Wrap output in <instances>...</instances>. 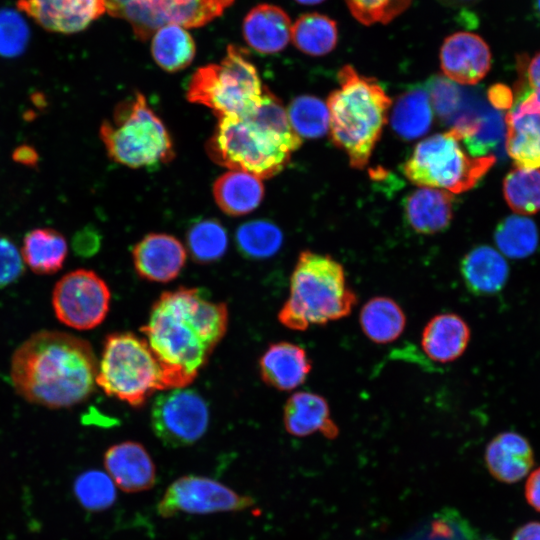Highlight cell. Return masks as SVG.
Returning <instances> with one entry per match:
<instances>
[{"label":"cell","mask_w":540,"mask_h":540,"mask_svg":"<svg viewBox=\"0 0 540 540\" xmlns=\"http://www.w3.org/2000/svg\"><path fill=\"white\" fill-rule=\"evenodd\" d=\"M227 327L225 303L211 300L202 288L180 287L160 295L141 332L173 389L195 379Z\"/></svg>","instance_id":"1"},{"label":"cell","mask_w":540,"mask_h":540,"mask_svg":"<svg viewBox=\"0 0 540 540\" xmlns=\"http://www.w3.org/2000/svg\"><path fill=\"white\" fill-rule=\"evenodd\" d=\"M97 368L89 342L70 333L43 330L14 351L10 379L17 394L29 403L69 408L91 396Z\"/></svg>","instance_id":"2"},{"label":"cell","mask_w":540,"mask_h":540,"mask_svg":"<svg viewBox=\"0 0 540 540\" xmlns=\"http://www.w3.org/2000/svg\"><path fill=\"white\" fill-rule=\"evenodd\" d=\"M337 79L339 88L326 103L331 138L353 168L363 169L387 122L391 99L375 78L360 75L351 65L343 66Z\"/></svg>","instance_id":"3"},{"label":"cell","mask_w":540,"mask_h":540,"mask_svg":"<svg viewBox=\"0 0 540 540\" xmlns=\"http://www.w3.org/2000/svg\"><path fill=\"white\" fill-rule=\"evenodd\" d=\"M356 304L343 266L330 255L305 250L291 274L289 296L278 320L291 330L305 331L347 317Z\"/></svg>","instance_id":"4"},{"label":"cell","mask_w":540,"mask_h":540,"mask_svg":"<svg viewBox=\"0 0 540 540\" xmlns=\"http://www.w3.org/2000/svg\"><path fill=\"white\" fill-rule=\"evenodd\" d=\"M99 136L108 156L131 168L168 163L175 156L167 128L140 92L115 107L112 119L101 124Z\"/></svg>","instance_id":"5"},{"label":"cell","mask_w":540,"mask_h":540,"mask_svg":"<svg viewBox=\"0 0 540 540\" xmlns=\"http://www.w3.org/2000/svg\"><path fill=\"white\" fill-rule=\"evenodd\" d=\"M96 384L132 407L142 406L158 390L170 389L166 372L146 339L131 332L106 336Z\"/></svg>","instance_id":"6"},{"label":"cell","mask_w":540,"mask_h":540,"mask_svg":"<svg viewBox=\"0 0 540 540\" xmlns=\"http://www.w3.org/2000/svg\"><path fill=\"white\" fill-rule=\"evenodd\" d=\"M264 88L248 51L229 45L220 63L202 66L194 72L186 97L209 108L218 118H246L260 104Z\"/></svg>","instance_id":"7"},{"label":"cell","mask_w":540,"mask_h":540,"mask_svg":"<svg viewBox=\"0 0 540 540\" xmlns=\"http://www.w3.org/2000/svg\"><path fill=\"white\" fill-rule=\"evenodd\" d=\"M206 150L216 164L260 179L281 172L295 151L285 140L252 119L240 117L218 118Z\"/></svg>","instance_id":"8"},{"label":"cell","mask_w":540,"mask_h":540,"mask_svg":"<svg viewBox=\"0 0 540 540\" xmlns=\"http://www.w3.org/2000/svg\"><path fill=\"white\" fill-rule=\"evenodd\" d=\"M462 129L449 131L419 142L404 163L406 177L415 185L462 193L473 188L493 166V155L469 156L461 147Z\"/></svg>","instance_id":"9"},{"label":"cell","mask_w":540,"mask_h":540,"mask_svg":"<svg viewBox=\"0 0 540 540\" xmlns=\"http://www.w3.org/2000/svg\"><path fill=\"white\" fill-rule=\"evenodd\" d=\"M234 0H103L105 12L125 20L135 37L145 41L161 27L178 25L196 28L206 25Z\"/></svg>","instance_id":"10"},{"label":"cell","mask_w":540,"mask_h":540,"mask_svg":"<svg viewBox=\"0 0 540 540\" xmlns=\"http://www.w3.org/2000/svg\"><path fill=\"white\" fill-rule=\"evenodd\" d=\"M210 410L204 397L186 387L164 390L152 403L151 428L167 447L193 445L207 431Z\"/></svg>","instance_id":"11"},{"label":"cell","mask_w":540,"mask_h":540,"mask_svg":"<svg viewBox=\"0 0 540 540\" xmlns=\"http://www.w3.org/2000/svg\"><path fill=\"white\" fill-rule=\"evenodd\" d=\"M111 293L94 271L77 269L65 274L54 286L52 307L57 319L76 330H89L107 316Z\"/></svg>","instance_id":"12"},{"label":"cell","mask_w":540,"mask_h":540,"mask_svg":"<svg viewBox=\"0 0 540 540\" xmlns=\"http://www.w3.org/2000/svg\"><path fill=\"white\" fill-rule=\"evenodd\" d=\"M255 499L240 495L226 485L203 476L186 475L176 479L166 489L157 504L163 518L177 513L210 514L238 512L254 505Z\"/></svg>","instance_id":"13"},{"label":"cell","mask_w":540,"mask_h":540,"mask_svg":"<svg viewBox=\"0 0 540 540\" xmlns=\"http://www.w3.org/2000/svg\"><path fill=\"white\" fill-rule=\"evenodd\" d=\"M506 150L515 167L540 168V95L526 94L505 117Z\"/></svg>","instance_id":"14"},{"label":"cell","mask_w":540,"mask_h":540,"mask_svg":"<svg viewBox=\"0 0 540 540\" xmlns=\"http://www.w3.org/2000/svg\"><path fill=\"white\" fill-rule=\"evenodd\" d=\"M492 55L485 40L460 31L445 38L440 49L441 69L449 80L466 85L481 81L490 70Z\"/></svg>","instance_id":"15"},{"label":"cell","mask_w":540,"mask_h":540,"mask_svg":"<svg viewBox=\"0 0 540 540\" xmlns=\"http://www.w3.org/2000/svg\"><path fill=\"white\" fill-rule=\"evenodd\" d=\"M17 8L47 31L74 34L105 13L103 0H18Z\"/></svg>","instance_id":"16"},{"label":"cell","mask_w":540,"mask_h":540,"mask_svg":"<svg viewBox=\"0 0 540 540\" xmlns=\"http://www.w3.org/2000/svg\"><path fill=\"white\" fill-rule=\"evenodd\" d=\"M187 252L174 236L151 233L144 236L133 248L132 259L137 274L148 281L167 283L183 269Z\"/></svg>","instance_id":"17"},{"label":"cell","mask_w":540,"mask_h":540,"mask_svg":"<svg viewBox=\"0 0 540 540\" xmlns=\"http://www.w3.org/2000/svg\"><path fill=\"white\" fill-rule=\"evenodd\" d=\"M104 466L116 486L127 493L146 491L156 482V467L145 447L124 441L109 447Z\"/></svg>","instance_id":"18"},{"label":"cell","mask_w":540,"mask_h":540,"mask_svg":"<svg viewBox=\"0 0 540 540\" xmlns=\"http://www.w3.org/2000/svg\"><path fill=\"white\" fill-rule=\"evenodd\" d=\"M312 369V361L301 346L280 341L270 344L259 359L262 380L280 391L302 385Z\"/></svg>","instance_id":"19"},{"label":"cell","mask_w":540,"mask_h":540,"mask_svg":"<svg viewBox=\"0 0 540 540\" xmlns=\"http://www.w3.org/2000/svg\"><path fill=\"white\" fill-rule=\"evenodd\" d=\"M489 473L498 481L512 484L523 479L534 464L528 440L515 432H502L487 444L484 454Z\"/></svg>","instance_id":"20"},{"label":"cell","mask_w":540,"mask_h":540,"mask_svg":"<svg viewBox=\"0 0 540 540\" xmlns=\"http://www.w3.org/2000/svg\"><path fill=\"white\" fill-rule=\"evenodd\" d=\"M292 22L288 14L272 4H259L252 8L242 25L246 43L262 54L282 51L291 40Z\"/></svg>","instance_id":"21"},{"label":"cell","mask_w":540,"mask_h":540,"mask_svg":"<svg viewBox=\"0 0 540 540\" xmlns=\"http://www.w3.org/2000/svg\"><path fill=\"white\" fill-rule=\"evenodd\" d=\"M283 423L286 431L295 437L321 432L328 438H334L338 434L327 400L314 392L292 394L284 405Z\"/></svg>","instance_id":"22"},{"label":"cell","mask_w":540,"mask_h":540,"mask_svg":"<svg viewBox=\"0 0 540 540\" xmlns=\"http://www.w3.org/2000/svg\"><path fill=\"white\" fill-rule=\"evenodd\" d=\"M470 341V328L455 313H442L432 317L421 334V347L431 360L449 363L458 359Z\"/></svg>","instance_id":"23"},{"label":"cell","mask_w":540,"mask_h":540,"mask_svg":"<svg viewBox=\"0 0 540 540\" xmlns=\"http://www.w3.org/2000/svg\"><path fill=\"white\" fill-rule=\"evenodd\" d=\"M460 272L467 289L479 296L500 292L509 276V266L496 249L481 245L473 248L462 259Z\"/></svg>","instance_id":"24"},{"label":"cell","mask_w":540,"mask_h":540,"mask_svg":"<svg viewBox=\"0 0 540 540\" xmlns=\"http://www.w3.org/2000/svg\"><path fill=\"white\" fill-rule=\"evenodd\" d=\"M452 202L453 196L446 190L420 187L413 191L405 201L407 221L418 233L440 232L451 222Z\"/></svg>","instance_id":"25"},{"label":"cell","mask_w":540,"mask_h":540,"mask_svg":"<svg viewBox=\"0 0 540 540\" xmlns=\"http://www.w3.org/2000/svg\"><path fill=\"white\" fill-rule=\"evenodd\" d=\"M259 177L229 170L216 179L213 196L218 207L230 216H242L255 210L264 197V186Z\"/></svg>","instance_id":"26"},{"label":"cell","mask_w":540,"mask_h":540,"mask_svg":"<svg viewBox=\"0 0 540 540\" xmlns=\"http://www.w3.org/2000/svg\"><path fill=\"white\" fill-rule=\"evenodd\" d=\"M21 254L25 265L34 273L49 275L63 267L68 245L59 231L48 227L35 228L25 234Z\"/></svg>","instance_id":"27"},{"label":"cell","mask_w":540,"mask_h":540,"mask_svg":"<svg viewBox=\"0 0 540 540\" xmlns=\"http://www.w3.org/2000/svg\"><path fill=\"white\" fill-rule=\"evenodd\" d=\"M359 323L364 335L376 344H388L404 332L406 315L401 306L387 296L369 299L361 308Z\"/></svg>","instance_id":"28"},{"label":"cell","mask_w":540,"mask_h":540,"mask_svg":"<svg viewBox=\"0 0 540 540\" xmlns=\"http://www.w3.org/2000/svg\"><path fill=\"white\" fill-rule=\"evenodd\" d=\"M391 116L392 128L401 138L413 140L423 136L433 120L428 92L421 88L405 92L395 102Z\"/></svg>","instance_id":"29"},{"label":"cell","mask_w":540,"mask_h":540,"mask_svg":"<svg viewBox=\"0 0 540 540\" xmlns=\"http://www.w3.org/2000/svg\"><path fill=\"white\" fill-rule=\"evenodd\" d=\"M151 53L160 68L177 72L191 64L196 54V46L184 27L172 24L159 28L153 34Z\"/></svg>","instance_id":"30"},{"label":"cell","mask_w":540,"mask_h":540,"mask_svg":"<svg viewBox=\"0 0 540 540\" xmlns=\"http://www.w3.org/2000/svg\"><path fill=\"white\" fill-rule=\"evenodd\" d=\"M291 40L295 47L305 54L326 55L337 45V24L323 14H303L292 24Z\"/></svg>","instance_id":"31"},{"label":"cell","mask_w":540,"mask_h":540,"mask_svg":"<svg viewBox=\"0 0 540 540\" xmlns=\"http://www.w3.org/2000/svg\"><path fill=\"white\" fill-rule=\"evenodd\" d=\"M494 239L503 255L511 259H523L535 252L539 235L533 220L517 214L499 223Z\"/></svg>","instance_id":"32"},{"label":"cell","mask_w":540,"mask_h":540,"mask_svg":"<svg viewBox=\"0 0 540 540\" xmlns=\"http://www.w3.org/2000/svg\"><path fill=\"white\" fill-rule=\"evenodd\" d=\"M238 251L250 260H264L281 248L283 234L278 226L266 220H253L238 227L235 233Z\"/></svg>","instance_id":"33"},{"label":"cell","mask_w":540,"mask_h":540,"mask_svg":"<svg viewBox=\"0 0 540 540\" xmlns=\"http://www.w3.org/2000/svg\"><path fill=\"white\" fill-rule=\"evenodd\" d=\"M504 198L518 215L540 211V169L517 168L511 170L503 182Z\"/></svg>","instance_id":"34"},{"label":"cell","mask_w":540,"mask_h":540,"mask_svg":"<svg viewBox=\"0 0 540 540\" xmlns=\"http://www.w3.org/2000/svg\"><path fill=\"white\" fill-rule=\"evenodd\" d=\"M186 240L193 260L205 264L221 259L229 243L225 227L214 219L194 223L187 232Z\"/></svg>","instance_id":"35"},{"label":"cell","mask_w":540,"mask_h":540,"mask_svg":"<svg viewBox=\"0 0 540 540\" xmlns=\"http://www.w3.org/2000/svg\"><path fill=\"white\" fill-rule=\"evenodd\" d=\"M287 115L294 131L305 138H319L329 129L327 105L317 97L302 95L288 106Z\"/></svg>","instance_id":"36"},{"label":"cell","mask_w":540,"mask_h":540,"mask_svg":"<svg viewBox=\"0 0 540 540\" xmlns=\"http://www.w3.org/2000/svg\"><path fill=\"white\" fill-rule=\"evenodd\" d=\"M74 494L85 509L103 511L116 500L115 483L107 473L88 470L75 480Z\"/></svg>","instance_id":"37"},{"label":"cell","mask_w":540,"mask_h":540,"mask_svg":"<svg viewBox=\"0 0 540 540\" xmlns=\"http://www.w3.org/2000/svg\"><path fill=\"white\" fill-rule=\"evenodd\" d=\"M352 16L364 25L387 24L408 9L412 0H344Z\"/></svg>","instance_id":"38"},{"label":"cell","mask_w":540,"mask_h":540,"mask_svg":"<svg viewBox=\"0 0 540 540\" xmlns=\"http://www.w3.org/2000/svg\"><path fill=\"white\" fill-rule=\"evenodd\" d=\"M28 41L29 29L23 17L11 9L0 10V56H19Z\"/></svg>","instance_id":"39"},{"label":"cell","mask_w":540,"mask_h":540,"mask_svg":"<svg viewBox=\"0 0 540 540\" xmlns=\"http://www.w3.org/2000/svg\"><path fill=\"white\" fill-rule=\"evenodd\" d=\"M25 266L21 250L9 236L0 233V289L19 280Z\"/></svg>","instance_id":"40"},{"label":"cell","mask_w":540,"mask_h":540,"mask_svg":"<svg viewBox=\"0 0 540 540\" xmlns=\"http://www.w3.org/2000/svg\"><path fill=\"white\" fill-rule=\"evenodd\" d=\"M427 92L431 105L439 116L447 117L452 114L458 102L455 85L444 77H436L430 80Z\"/></svg>","instance_id":"41"},{"label":"cell","mask_w":540,"mask_h":540,"mask_svg":"<svg viewBox=\"0 0 540 540\" xmlns=\"http://www.w3.org/2000/svg\"><path fill=\"white\" fill-rule=\"evenodd\" d=\"M73 249L81 256H91L100 246V235L94 227H85L73 237Z\"/></svg>","instance_id":"42"},{"label":"cell","mask_w":540,"mask_h":540,"mask_svg":"<svg viewBox=\"0 0 540 540\" xmlns=\"http://www.w3.org/2000/svg\"><path fill=\"white\" fill-rule=\"evenodd\" d=\"M488 99L497 109H510L513 105L512 90L504 84H495L488 90Z\"/></svg>","instance_id":"43"},{"label":"cell","mask_w":540,"mask_h":540,"mask_svg":"<svg viewBox=\"0 0 540 540\" xmlns=\"http://www.w3.org/2000/svg\"><path fill=\"white\" fill-rule=\"evenodd\" d=\"M525 497L528 504L540 512V467L531 472L527 478Z\"/></svg>","instance_id":"44"},{"label":"cell","mask_w":540,"mask_h":540,"mask_svg":"<svg viewBox=\"0 0 540 540\" xmlns=\"http://www.w3.org/2000/svg\"><path fill=\"white\" fill-rule=\"evenodd\" d=\"M14 162L23 166L34 168L38 165L39 155L34 147L28 144L17 146L12 152Z\"/></svg>","instance_id":"45"},{"label":"cell","mask_w":540,"mask_h":540,"mask_svg":"<svg viewBox=\"0 0 540 540\" xmlns=\"http://www.w3.org/2000/svg\"><path fill=\"white\" fill-rule=\"evenodd\" d=\"M525 73L532 91L540 95V51L528 61Z\"/></svg>","instance_id":"46"},{"label":"cell","mask_w":540,"mask_h":540,"mask_svg":"<svg viewBox=\"0 0 540 540\" xmlns=\"http://www.w3.org/2000/svg\"><path fill=\"white\" fill-rule=\"evenodd\" d=\"M512 540H540V522L532 521L520 526L514 532Z\"/></svg>","instance_id":"47"},{"label":"cell","mask_w":540,"mask_h":540,"mask_svg":"<svg viewBox=\"0 0 540 540\" xmlns=\"http://www.w3.org/2000/svg\"><path fill=\"white\" fill-rule=\"evenodd\" d=\"M436 1H438L440 4L446 7L460 8V7H465L468 5H473L479 0H436Z\"/></svg>","instance_id":"48"},{"label":"cell","mask_w":540,"mask_h":540,"mask_svg":"<svg viewBox=\"0 0 540 540\" xmlns=\"http://www.w3.org/2000/svg\"><path fill=\"white\" fill-rule=\"evenodd\" d=\"M297 3L302 5H316L320 4L325 0H295Z\"/></svg>","instance_id":"49"},{"label":"cell","mask_w":540,"mask_h":540,"mask_svg":"<svg viewBox=\"0 0 540 540\" xmlns=\"http://www.w3.org/2000/svg\"><path fill=\"white\" fill-rule=\"evenodd\" d=\"M537 8H538V10L540 12V0H537Z\"/></svg>","instance_id":"50"}]
</instances>
